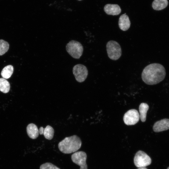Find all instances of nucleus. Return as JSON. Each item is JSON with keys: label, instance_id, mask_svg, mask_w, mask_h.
Masks as SVG:
<instances>
[{"label": "nucleus", "instance_id": "obj_18", "mask_svg": "<svg viewBox=\"0 0 169 169\" xmlns=\"http://www.w3.org/2000/svg\"><path fill=\"white\" fill-rule=\"evenodd\" d=\"M9 46L8 42L3 39L0 40V56L3 55L8 51Z\"/></svg>", "mask_w": 169, "mask_h": 169}, {"label": "nucleus", "instance_id": "obj_16", "mask_svg": "<svg viewBox=\"0 0 169 169\" xmlns=\"http://www.w3.org/2000/svg\"><path fill=\"white\" fill-rule=\"evenodd\" d=\"M13 67L11 65H8L4 67L2 69L1 74L4 79H8L10 77L13 73Z\"/></svg>", "mask_w": 169, "mask_h": 169}, {"label": "nucleus", "instance_id": "obj_6", "mask_svg": "<svg viewBox=\"0 0 169 169\" xmlns=\"http://www.w3.org/2000/svg\"><path fill=\"white\" fill-rule=\"evenodd\" d=\"M73 72L76 80L79 82L84 81L88 74L87 68L81 64H77L74 66L73 68Z\"/></svg>", "mask_w": 169, "mask_h": 169}, {"label": "nucleus", "instance_id": "obj_2", "mask_svg": "<svg viewBox=\"0 0 169 169\" xmlns=\"http://www.w3.org/2000/svg\"><path fill=\"white\" fill-rule=\"evenodd\" d=\"M82 142L79 137L73 135L65 137L58 144L59 150L64 154H70L77 151L81 146Z\"/></svg>", "mask_w": 169, "mask_h": 169}, {"label": "nucleus", "instance_id": "obj_10", "mask_svg": "<svg viewBox=\"0 0 169 169\" xmlns=\"http://www.w3.org/2000/svg\"><path fill=\"white\" fill-rule=\"evenodd\" d=\"M104 10L108 15H117L121 12L120 7L117 4H108L104 7Z\"/></svg>", "mask_w": 169, "mask_h": 169}, {"label": "nucleus", "instance_id": "obj_13", "mask_svg": "<svg viewBox=\"0 0 169 169\" xmlns=\"http://www.w3.org/2000/svg\"><path fill=\"white\" fill-rule=\"evenodd\" d=\"M27 132L29 137L33 139L37 138L39 135V130L34 124L30 123L27 127Z\"/></svg>", "mask_w": 169, "mask_h": 169}, {"label": "nucleus", "instance_id": "obj_12", "mask_svg": "<svg viewBox=\"0 0 169 169\" xmlns=\"http://www.w3.org/2000/svg\"><path fill=\"white\" fill-rule=\"evenodd\" d=\"M39 132L40 135H44L46 139L51 140L53 137L54 130L52 127L48 125L45 128L41 127L39 129Z\"/></svg>", "mask_w": 169, "mask_h": 169}, {"label": "nucleus", "instance_id": "obj_15", "mask_svg": "<svg viewBox=\"0 0 169 169\" xmlns=\"http://www.w3.org/2000/svg\"><path fill=\"white\" fill-rule=\"evenodd\" d=\"M149 108L148 105L146 103H142L139 105L140 117L142 122H144L146 120V113Z\"/></svg>", "mask_w": 169, "mask_h": 169}, {"label": "nucleus", "instance_id": "obj_7", "mask_svg": "<svg viewBox=\"0 0 169 169\" xmlns=\"http://www.w3.org/2000/svg\"><path fill=\"white\" fill-rule=\"evenodd\" d=\"M140 118V114L137 110L132 109L129 110L125 114L123 120L126 125H133L138 122Z\"/></svg>", "mask_w": 169, "mask_h": 169}, {"label": "nucleus", "instance_id": "obj_5", "mask_svg": "<svg viewBox=\"0 0 169 169\" xmlns=\"http://www.w3.org/2000/svg\"><path fill=\"white\" fill-rule=\"evenodd\" d=\"M134 163L137 167H146L151 164V158L146 153L142 151H138L136 154L134 159Z\"/></svg>", "mask_w": 169, "mask_h": 169}, {"label": "nucleus", "instance_id": "obj_20", "mask_svg": "<svg viewBox=\"0 0 169 169\" xmlns=\"http://www.w3.org/2000/svg\"><path fill=\"white\" fill-rule=\"evenodd\" d=\"M137 169H147L146 167H139Z\"/></svg>", "mask_w": 169, "mask_h": 169}, {"label": "nucleus", "instance_id": "obj_1", "mask_svg": "<svg viewBox=\"0 0 169 169\" xmlns=\"http://www.w3.org/2000/svg\"><path fill=\"white\" fill-rule=\"evenodd\" d=\"M166 73L164 66L158 63H152L143 69L141 78L146 84L154 85L159 83L165 78Z\"/></svg>", "mask_w": 169, "mask_h": 169}, {"label": "nucleus", "instance_id": "obj_3", "mask_svg": "<svg viewBox=\"0 0 169 169\" xmlns=\"http://www.w3.org/2000/svg\"><path fill=\"white\" fill-rule=\"evenodd\" d=\"M66 49L69 54L75 59H79L82 56L83 51L81 44L74 40H72L67 44Z\"/></svg>", "mask_w": 169, "mask_h": 169}, {"label": "nucleus", "instance_id": "obj_19", "mask_svg": "<svg viewBox=\"0 0 169 169\" xmlns=\"http://www.w3.org/2000/svg\"><path fill=\"white\" fill-rule=\"evenodd\" d=\"M40 169H60L51 163L46 162L41 165Z\"/></svg>", "mask_w": 169, "mask_h": 169}, {"label": "nucleus", "instance_id": "obj_11", "mask_svg": "<svg viewBox=\"0 0 169 169\" xmlns=\"http://www.w3.org/2000/svg\"><path fill=\"white\" fill-rule=\"evenodd\" d=\"M125 14L121 15L120 16L118 22L119 28L123 31L127 30L130 28L131 25L129 18Z\"/></svg>", "mask_w": 169, "mask_h": 169}, {"label": "nucleus", "instance_id": "obj_14", "mask_svg": "<svg viewBox=\"0 0 169 169\" xmlns=\"http://www.w3.org/2000/svg\"><path fill=\"white\" fill-rule=\"evenodd\" d=\"M168 4L167 0H154L152 3V7L155 10H160L166 8Z\"/></svg>", "mask_w": 169, "mask_h": 169}, {"label": "nucleus", "instance_id": "obj_4", "mask_svg": "<svg viewBox=\"0 0 169 169\" xmlns=\"http://www.w3.org/2000/svg\"><path fill=\"white\" fill-rule=\"evenodd\" d=\"M106 50L109 57L111 59L116 60L120 58L122 51L120 44L117 42L110 40L106 44Z\"/></svg>", "mask_w": 169, "mask_h": 169}, {"label": "nucleus", "instance_id": "obj_17", "mask_svg": "<svg viewBox=\"0 0 169 169\" xmlns=\"http://www.w3.org/2000/svg\"><path fill=\"white\" fill-rule=\"evenodd\" d=\"M10 89L9 83L6 79L0 78V91L4 93H8Z\"/></svg>", "mask_w": 169, "mask_h": 169}, {"label": "nucleus", "instance_id": "obj_22", "mask_svg": "<svg viewBox=\"0 0 169 169\" xmlns=\"http://www.w3.org/2000/svg\"><path fill=\"white\" fill-rule=\"evenodd\" d=\"M79 0V1H80V0Z\"/></svg>", "mask_w": 169, "mask_h": 169}, {"label": "nucleus", "instance_id": "obj_21", "mask_svg": "<svg viewBox=\"0 0 169 169\" xmlns=\"http://www.w3.org/2000/svg\"><path fill=\"white\" fill-rule=\"evenodd\" d=\"M167 169H169V167H168V168H167Z\"/></svg>", "mask_w": 169, "mask_h": 169}, {"label": "nucleus", "instance_id": "obj_8", "mask_svg": "<svg viewBox=\"0 0 169 169\" xmlns=\"http://www.w3.org/2000/svg\"><path fill=\"white\" fill-rule=\"evenodd\" d=\"M72 161L80 166V169H87V155L83 151L76 152L71 156Z\"/></svg>", "mask_w": 169, "mask_h": 169}, {"label": "nucleus", "instance_id": "obj_9", "mask_svg": "<svg viewBox=\"0 0 169 169\" xmlns=\"http://www.w3.org/2000/svg\"><path fill=\"white\" fill-rule=\"evenodd\" d=\"M153 129L156 132L169 129V119H164L156 121L154 123Z\"/></svg>", "mask_w": 169, "mask_h": 169}]
</instances>
